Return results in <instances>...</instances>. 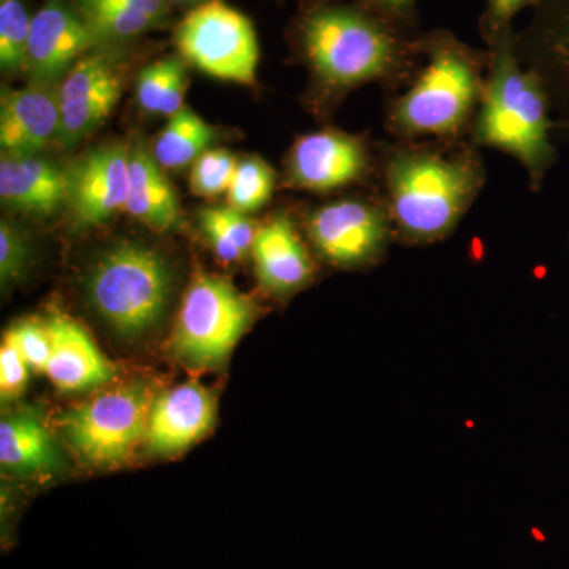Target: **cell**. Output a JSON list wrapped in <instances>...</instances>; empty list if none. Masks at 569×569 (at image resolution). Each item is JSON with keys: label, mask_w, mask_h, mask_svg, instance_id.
Listing matches in <instances>:
<instances>
[{"label": "cell", "mask_w": 569, "mask_h": 569, "mask_svg": "<svg viewBox=\"0 0 569 569\" xmlns=\"http://www.w3.org/2000/svg\"><path fill=\"white\" fill-rule=\"evenodd\" d=\"M488 2L493 20L505 22L511 20L530 0H488Z\"/></svg>", "instance_id": "cell-34"}, {"label": "cell", "mask_w": 569, "mask_h": 569, "mask_svg": "<svg viewBox=\"0 0 569 569\" xmlns=\"http://www.w3.org/2000/svg\"><path fill=\"white\" fill-rule=\"evenodd\" d=\"M377 2H380L381 6L389 7V9L403 10L407 9L413 0H377Z\"/></svg>", "instance_id": "cell-35"}, {"label": "cell", "mask_w": 569, "mask_h": 569, "mask_svg": "<svg viewBox=\"0 0 569 569\" xmlns=\"http://www.w3.org/2000/svg\"><path fill=\"white\" fill-rule=\"evenodd\" d=\"M183 61L220 81L257 84L260 47L252 21L222 0L194 7L174 33Z\"/></svg>", "instance_id": "cell-7"}, {"label": "cell", "mask_w": 569, "mask_h": 569, "mask_svg": "<svg viewBox=\"0 0 569 569\" xmlns=\"http://www.w3.org/2000/svg\"><path fill=\"white\" fill-rule=\"evenodd\" d=\"M126 209L146 227L164 233L181 222V208L174 187L152 152L141 146L130 149L129 194Z\"/></svg>", "instance_id": "cell-20"}, {"label": "cell", "mask_w": 569, "mask_h": 569, "mask_svg": "<svg viewBox=\"0 0 569 569\" xmlns=\"http://www.w3.org/2000/svg\"><path fill=\"white\" fill-rule=\"evenodd\" d=\"M200 224L206 238L211 242L213 252L219 254V258H222L223 261H239L244 257V252L239 249L231 234L228 233L222 217H220L219 208H209L201 211Z\"/></svg>", "instance_id": "cell-31"}, {"label": "cell", "mask_w": 569, "mask_h": 569, "mask_svg": "<svg viewBox=\"0 0 569 569\" xmlns=\"http://www.w3.org/2000/svg\"><path fill=\"white\" fill-rule=\"evenodd\" d=\"M481 181L467 159L433 153H402L388 168L391 211L397 227L411 241L447 236L471 203Z\"/></svg>", "instance_id": "cell-1"}, {"label": "cell", "mask_w": 569, "mask_h": 569, "mask_svg": "<svg viewBox=\"0 0 569 569\" xmlns=\"http://www.w3.org/2000/svg\"><path fill=\"white\" fill-rule=\"evenodd\" d=\"M111 2L140 10L156 22L162 21L167 13V0H111Z\"/></svg>", "instance_id": "cell-33"}, {"label": "cell", "mask_w": 569, "mask_h": 569, "mask_svg": "<svg viewBox=\"0 0 569 569\" xmlns=\"http://www.w3.org/2000/svg\"><path fill=\"white\" fill-rule=\"evenodd\" d=\"M99 41L80 10L50 0L32 18L28 66L31 82L54 84L63 80L86 51Z\"/></svg>", "instance_id": "cell-12"}, {"label": "cell", "mask_w": 569, "mask_h": 569, "mask_svg": "<svg viewBox=\"0 0 569 569\" xmlns=\"http://www.w3.org/2000/svg\"><path fill=\"white\" fill-rule=\"evenodd\" d=\"M29 369L31 367L24 361L20 350L6 332L2 347H0V397H2V402H10L22 395L28 385Z\"/></svg>", "instance_id": "cell-29"}, {"label": "cell", "mask_w": 569, "mask_h": 569, "mask_svg": "<svg viewBox=\"0 0 569 569\" xmlns=\"http://www.w3.org/2000/svg\"><path fill=\"white\" fill-rule=\"evenodd\" d=\"M309 234L318 253L331 264L353 268L376 260L388 244L383 213L361 201L323 206L310 217Z\"/></svg>", "instance_id": "cell-9"}, {"label": "cell", "mask_w": 569, "mask_h": 569, "mask_svg": "<svg viewBox=\"0 0 569 569\" xmlns=\"http://www.w3.org/2000/svg\"><path fill=\"white\" fill-rule=\"evenodd\" d=\"M129 160L130 148L114 142L93 149L71 167L67 206L80 227H99L126 208Z\"/></svg>", "instance_id": "cell-11"}, {"label": "cell", "mask_w": 569, "mask_h": 569, "mask_svg": "<svg viewBox=\"0 0 569 569\" xmlns=\"http://www.w3.org/2000/svg\"><path fill=\"white\" fill-rule=\"evenodd\" d=\"M32 20L20 0L0 6V67L3 71L26 70Z\"/></svg>", "instance_id": "cell-25"}, {"label": "cell", "mask_w": 569, "mask_h": 569, "mask_svg": "<svg viewBox=\"0 0 569 569\" xmlns=\"http://www.w3.org/2000/svg\"><path fill=\"white\" fill-rule=\"evenodd\" d=\"M366 167L362 142L332 130L299 138L288 159L291 182L312 192H331L358 181Z\"/></svg>", "instance_id": "cell-13"}, {"label": "cell", "mask_w": 569, "mask_h": 569, "mask_svg": "<svg viewBox=\"0 0 569 569\" xmlns=\"http://www.w3.org/2000/svg\"><path fill=\"white\" fill-rule=\"evenodd\" d=\"M220 217H222L224 227H227L228 233L231 234L236 244L242 252H252V246L257 230H254L253 223L247 219L246 213L236 211L230 206L219 208Z\"/></svg>", "instance_id": "cell-32"}, {"label": "cell", "mask_w": 569, "mask_h": 569, "mask_svg": "<svg viewBox=\"0 0 569 569\" xmlns=\"http://www.w3.org/2000/svg\"><path fill=\"white\" fill-rule=\"evenodd\" d=\"M173 283L163 254L138 242H119L89 269L86 296L112 331L134 339L162 320Z\"/></svg>", "instance_id": "cell-2"}, {"label": "cell", "mask_w": 569, "mask_h": 569, "mask_svg": "<svg viewBox=\"0 0 569 569\" xmlns=\"http://www.w3.org/2000/svg\"><path fill=\"white\" fill-rule=\"evenodd\" d=\"M250 253L258 280L269 293L291 295L312 280V261L288 216L276 217L257 230Z\"/></svg>", "instance_id": "cell-18"}, {"label": "cell", "mask_w": 569, "mask_h": 569, "mask_svg": "<svg viewBox=\"0 0 569 569\" xmlns=\"http://www.w3.org/2000/svg\"><path fill=\"white\" fill-rule=\"evenodd\" d=\"M307 58L332 88L377 80L396 61L395 41L365 14L348 9L317 11L305 26Z\"/></svg>", "instance_id": "cell-4"}, {"label": "cell", "mask_w": 569, "mask_h": 569, "mask_svg": "<svg viewBox=\"0 0 569 569\" xmlns=\"http://www.w3.org/2000/svg\"><path fill=\"white\" fill-rule=\"evenodd\" d=\"M152 403L148 385H122L67 411L63 433L86 462L119 466L146 438Z\"/></svg>", "instance_id": "cell-6"}, {"label": "cell", "mask_w": 569, "mask_h": 569, "mask_svg": "<svg viewBox=\"0 0 569 569\" xmlns=\"http://www.w3.org/2000/svg\"><path fill=\"white\" fill-rule=\"evenodd\" d=\"M0 463L18 475L56 473L62 467L61 452L37 408L6 415L0 422Z\"/></svg>", "instance_id": "cell-19"}, {"label": "cell", "mask_w": 569, "mask_h": 569, "mask_svg": "<svg viewBox=\"0 0 569 569\" xmlns=\"http://www.w3.org/2000/svg\"><path fill=\"white\" fill-rule=\"evenodd\" d=\"M542 44L553 73L561 81V89L569 100V6L552 22Z\"/></svg>", "instance_id": "cell-30"}, {"label": "cell", "mask_w": 569, "mask_h": 569, "mask_svg": "<svg viewBox=\"0 0 569 569\" xmlns=\"http://www.w3.org/2000/svg\"><path fill=\"white\" fill-rule=\"evenodd\" d=\"M548 103L539 80L520 70L508 44L498 50L496 69L479 111V144L511 153L539 179L552 162Z\"/></svg>", "instance_id": "cell-3"}, {"label": "cell", "mask_w": 569, "mask_h": 569, "mask_svg": "<svg viewBox=\"0 0 569 569\" xmlns=\"http://www.w3.org/2000/svg\"><path fill=\"white\" fill-rule=\"evenodd\" d=\"M213 419L216 402L208 389L181 385L153 400L146 441L156 455H178L203 438Z\"/></svg>", "instance_id": "cell-15"}, {"label": "cell", "mask_w": 569, "mask_h": 569, "mask_svg": "<svg viewBox=\"0 0 569 569\" xmlns=\"http://www.w3.org/2000/svg\"><path fill=\"white\" fill-rule=\"evenodd\" d=\"M29 247L10 222L0 223V282L2 288L18 282L28 268Z\"/></svg>", "instance_id": "cell-28"}, {"label": "cell", "mask_w": 569, "mask_h": 569, "mask_svg": "<svg viewBox=\"0 0 569 569\" xmlns=\"http://www.w3.org/2000/svg\"><path fill=\"white\" fill-rule=\"evenodd\" d=\"M84 20L100 39H132L157 22L149 14L111 0H73Z\"/></svg>", "instance_id": "cell-23"}, {"label": "cell", "mask_w": 569, "mask_h": 569, "mask_svg": "<svg viewBox=\"0 0 569 569\" xmlns=\"http://www.w3.org/2000/svg\"><path fill=\"white\" fill-rule=\"evenodd\" d=\"M254 318L253 302L230 280L198 274L179 310L173 351L192 369L222 366Z\"/></svg>", "instance_id": "cell-5"}, {"label": "cell", "mask_w": 569, "mask_h": 569, "mask_svg": "<svg viewBox=\"0 0 569 569\" xmlns=\"http://www.w3.org/2000/svg\"><path fill=\"white\" fill-rule=\"evenodd\" d=\"M0 200L13 211L51 216L69 201V171L39 156H2Z\"/></svg>", "instance_id": "cell-17"}, {"label": "cell", "mask_w": 569, "mask_h": 569, "mask_svg": "<svg viewBox=\"0 0 569 569\" xmlns=\"http://www.w3.org/2000/svg\"><path fill=\"white\" fill-rule=\"evenodd\" d=\"M274 170L263 159L249 157L238 164L227 193V206L242 213L258 211L274 193Z\"/></svg>", "instance_id": "cell-24"}, {"label": "cell", "mask_w": 569, "mask_h": 569, "mask_svg": "<svg viewBox=\"0 0 569 569\" xmlns=\"http://www.w3.org/2000/svg\"><path fill=\"white\" fill-rule=\"evenodd\" d=\"M216 132L203 118L183 107L171 116L167 127L157 137L152 153L163 170H181L197 162L208 151Z\"/></svg>", "instance_id": "cell-21"}, {"label": "cell", "mask_w": 569, "mask_h": 569, "mask_svg": "<svg viewBox=\"0 0 569 569\" xmlns=\"http://www.w3.org/2000/svg\"><path fill=\"white\" fill-rule=\"evenodd\" d=\"M28 366L36 372H47L51 358V337L47 325L24 320L7 331Z\"/></svg>", "instance_id": "cell-27"}, {"label": "cell", "mask_w": 569, "mask_h": 569, "mask_svg": "<svg viewBox=\"0 0 569 569\" xmlns=\"http://www.w3.org/2000/svg\"><path fill=\"white\" fill-rule=\"evenodd\" d=\"M171 2H174V3H198V6H200V3L209 2V0H171Z\"/></svg>", "instance_id": "cell-36"}, {"label": "cell", "mask_w": 569, "mask_h": 569, "mask_svg": "<svg viewBox=\"0 0 569 569\" xmlns=\"http://www.w3.org/2000/svg\"><path fill=\"white\" fill-rule=\"evenodd\" d=\"M61 129L59 89L31 82L20 91L3 89L0 102L2 156H39Z\"/></svg>", "instance_id": "cell-14"}, {"label": "cell", "mask_w": 569, "mask_h": 569, "mask_svg": "<svg viewBox=\"0 0 569 569\" xmlns=\"http://www.w3.org/2000/svg\"><path fill=\"white\" fill-rule=\"evenodd\" d=\"M58 140L73 146L96 132L121 99V74L103 56H82L59 86Z\"/></svg>", "instance_id": "cell-10"}, {"label": "cell", "mask_w": 569, "mask_h": 569, "mask_svg": "<svg viewBox=\"0 0 569 569\" xmlns=\"http://www.w3.org/2000/svg\"><path fill=\"white\" fill-rule=\"evenodd\" d=\"M187 84L189 78L182 58L168 56L159 59L138 74V103L144 111L171 118L186 107Z\"/></svg>", "instance_id": "cell-22"}, {"label": "cell", "mask_w": 569, "mask_h": 569, "mask_svg": "<svg viewBox=\"0 0 569 569\" xmlns=\"http://www.w3.org/2000/svg\"><path fill=\"white\" fill-rule=\"evenodd\" d=\"M44 325L51 337L47 373L59 391L71 395L110 383L116 376L114 366L77 321L54 310Z\"/></svg>", "instance_id": "cell-16"}, {"label": "cell", "mask_w": 569, "mask_h": 569, "mask_svg": "<svg viewBox=\"0 0 569 569\" xmlns=\"http://www.w3.org/2000/svg\"><path fill=\"white\" fill-rule=\"evenodd\" d=\"M238 164L239 160L227 149H208L192 164L190 189L204 198L228 193Z\"/></svg>", "instance_id": "cell-26"}, {"label": "cell", "mask_w": 569, "mask_h": 569, "mask_svg": "<svg viewBox=\"0 0 569 569\" xmlns=\"http://www.w3.org/2000/svg\"><path fill=\"white\" fill-rule=\"evenodd\" d=\"M479 91L473 63L462 52L440 48L413 88L397 102L392 122L406 133L456 132L473 110Z\"/></svg>", "instance_id": "cell-8"}]
</instances>
